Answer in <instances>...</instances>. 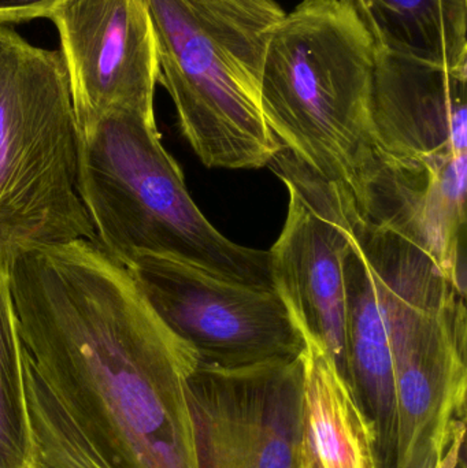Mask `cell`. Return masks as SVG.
<instances>
[{
	"mask_svg": "<svg viewBox=\"0 0 467 468\" xmlns=\"http://www.w3.org/2000/svg\"><path fill=\"white\" fill-rule=\"evenodd\" d=\"M10 283L36 367L115 468H196L191 346L125 267L88 239L16 248Z\"/></svg>",
	"mask_w": 467,
	"mask_h": 468,
	"instance_id": "obj_1",
	"label": "cell"
},
{
	"mask_svg": "<svg viewBox=\"0 0 467 468\" xmlns=\"http://www.w3.org/2000/svg\"><path fill=\"white\" fill-rule=\"evenodd\" d=\"M377 46L351 0H302L274 27L260 104L280 151L364 216L380 169L373 122Z\"/></svg>",
	"mask_w": 467,
	"mask_h": 468,
	"instance_id": "obj_2",
	"label": "cell"
},
{
	"mask_svg": "<svg viewBox=\"0 0 467 468\" xmlns=\"http://www.w3.org/2000/svg\"><path fill=\"white\" fill-rule=\"evenodd\" d=\"M79 194L96 244L125 269L151 253L273 288L269 253L230 241L195 205L155 118L118 110L80 131Z\"/></svg>",
	"mask_w": 467,
	"mask_h": 468,
	"instance_id": "obj_3",
	"label": "cell"
},
{
	"mask_svg": "<svg viewBox=\"0 0 467 468\" xmlns=\"http://www.w3.org/2000/svg\"><path fill=\"white\" fill-rule=\"evenodd\" d=\"M159 82L207 167L260 169L280 151L260 104L266 47L285 11L274 0H144Z\"/></svg>",
	"mask_w": 467,
	"mask_h": 468,
	"instance_id": "obj_4",
	"label": "cell"
},
{
	"mask_svg": "<svg viewBox=\"0 0 467 468\" xmlns=\"http://www.w3.org/2000/svg\"><path fill=\"white\" fill-rule=\"evenodd\" d=\"M79 148L62 54L0 27V245L96 242L79 194Z\"/></svg>",
	"mask_w": 467,
	"mask_h": 468,
	"instance_id": "obj_5",
	"label": "cell"
},
{
	"mask_svg": "<svg viewBox=\"0 0 467 468\" xmlns=\"http://www.w3.org/2000/svg\"><path fill=\"white\" fill-rule=\"evenodd\" d=\"M148 304L199 362L236 368L292 359L306 341L273 288L218 277L170 256H137L128 267Z\"/></svg>",
	"mask_w": 467,
	"mask_h": 468,
	"instance_id": "obj_6",
	"label": "cell"
},
{
	"mask_svg": "<svg viewBox=\"0 0 467 468\" xmlns=\"http://www.w3.org/2000/svg\"><path fill=\"white\" fill-rule=\"evenodd\" d=\"M303 354L197 365L186 382L196 468H303Z\"/></svg>",
	"mask_w": 467,
	"mask_h": 468,
	"instance_id": "obj_7",
	"label": "cell"
},
{
	"mask_svg": "<svg viewBox=\"0 0 467 468\" xmlns=\"http://www.w3.org/2000/svg\"><path fill=\"white\" fill-rule=\"evenodd\" d=\"M271 166L290 195L284 228L268 252L274 291L304 341L325 352L348 384L343 261L354 205L282 154Z\"/></svg>",
	"mask_w": 467,
	"mask_h": 468,
	"instance_id": "obj_8",
	"label": "cell"
},
{
	"mask_svg": "<svg viewBox=\"0 0 467 468\" xmlns=\"http://www.w3.org/2000/svg\"><path fill=\"white\" fill-rule=\"evenodd\" d=\"M383 314L397 390L394 468H436L455 420L466 415L465 294L455 292L440 304L410 300Z\"/></svg>",
	"mask_w": 467,
	"mask_h": 468,
	"instance_id": "obj_9",
	"label": "cell"
},
{
	"mask_svg": "<svg viewBox=\"0 0 467 468\" xmlns=\"http://www.w3.org/2000/svg\"><path fill=\"white\" fill-rule=\"evenodd\" d=\"M57 27L79 131L118 110L155 118V35L144 0H63Z\"/></svg>",
	"mask_w": 467,
	"mask_h": 468,
	"instance_id": "obj_10",
	"label": "cell"
},
{
	"mask_svg": "<svg viewBox=\"0 0 467 468\" xmlns=\"http://www.w3.org/2000/svg\"><path fill=\"white\" fill-rule=\"evenodd\" d=\"M373 122L381 164H435L467 155V70L377 48Z\"/></svg>",
	"mask_w": 467,
	"mask_h": 468,
	"instance_id": "obj_11",
	"label": "cell"
},
{
	"mask_svg": "<svg viewBox=\"0 0 467 468\" xmlns=\"http://www.w3.org/2000/svg\"><path fill=\"white\" fill-rule=\"evenodd\" d=\"M467 155L435 164H381L362 219L425 250L465 293Z\"/></svg>",
	"mask_w": 467,
	"mask_h": 468,
	"instance_id": "obj_12",
	"label": "cell"
},
{
	"mask_svg": "<svg viewBox=\"0 0 467 468\" xmlns=\"http://www.w3.org/2000/svg\"><path fill=\"white\" fill-rule=\"evenodd\" d=\"M343 271L348 384L375 429L378 468H394L398 410L391 344L375 275L353 229Z\"/></svg>",
	"mask_w": 467,
	"mask_h": 468,
	"instance_id": "obj_13",
	"label": "cell"
},
{
	"mask_svg": "<svg viewBox=\"0 0 467 468\" xmlns=\"http://www.w3.org/2000/svg\"><path fill=\"white\" fill-rule=\"evenodd\" d=\"M303 468H378L376 434L350 385L318 346L306 343Z\"/></svg>",
	"mask_w": 467,
	"mask_h": 468,
	"instance_id": "obj_14",
	"label": "cell"
},
{
	"mask_svg": "<svg viewBox=\"0 0 467 468\" xmlns=\"http://www.w3.org/2000/svg\"><path fill=\"white\" fill-rule=\"evenodd\" d=\"M381 51L467 70V0H351Z\"/></svg>",
	"mask_w": 467,
	"mask_h": 468,
	"instance_id": "obj_15",
	"label": "cell"
},
{
	"mask_svg": "<svg viewBox=\"0 0 467 468\" xmlns=\"http://www.w3.org/2000/svg\"><path fill=\"white\" fill-rule=\"evenodd\" d=\"M21 356L27 444L22 468H115L41 376L24 343Z\"/></svg>",
	"mask_w": 467,
	"mask_h": 468,
	"instance_id": "obj_16",
	"label": "cell"
},
{
	"mask_svg": "<svg viewBox=\"0 0 467 468\" xmlns=\"http://www.w3.org/2000/svg\"><path fill=\"white\" fill-rule=\"evenodd\" d=\"M11 250L0 245V468H22L27 458L22 341L10 283Z\"/></svg>",
	"mask_w": 467,
	"mask_h": 468,
	"instance_id": "obj_17",
	"label": "cell"
},
{
	"mask_svg": "<svg viewBox=\"0 0 467 468\" xmlns=\"http://www.w3.org/2000/svg\"><path fill=\"white\" fill-rule=\"evenodd\" d=\"M63 0H0V27L47 18Z\"/></svg>",
	"mask_w": 467,
	"mask_h": 468,
	"instance_id": "obj_18",
	"label": "cell"
},
{
	"mask_svg": "<svg viewBox=\"0 0 467 468\" xmlns=\"http://www.w3.org/2000/svg\"><path fill=\"white\" fill-rule=\"evenodd\" d=\"M465 439L466 422L465 418H462V420H455L446 452L441 456L436 468H466Z\"/></svg>",
	"mask_w": 467,
	"mask_h": 468,
	"instance_id": "obj_19",
	"label": "cell"
}]
</instances>
